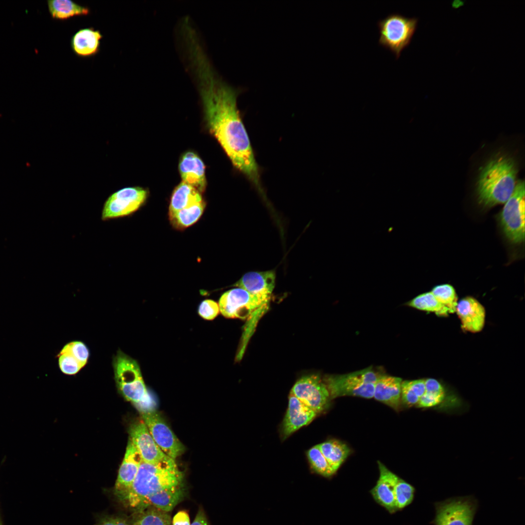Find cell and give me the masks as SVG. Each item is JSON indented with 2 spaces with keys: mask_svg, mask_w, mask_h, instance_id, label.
Instances as JSON below:
<instances>
[{
  "mask_svg": "<svg viewBox=\"0 0 525 525\" xmlns=\"http://www.w3.org/2000/svg\"><path fill=\"white\" fill-rule=\"evenodd\" d=\"M415 493L413 486L399 477L394 489L395 505L397 511L403 509L413 502Z\"/></svg>",
  "mask_w": 525,
  "mask_h": 525,
  "instance_id": "obj_29",
  "label": "cell"
},
{
  "mask_svg": "<svg viewBox=\"0 0 525 525\" xmlns=\"http://www.w3.org/2000/svg\"><path fill=\"white\" fill-rule=\"evenodd\" d=\"M139 525H170V516L159 509H150L146 511L137 521Z\"/></svg>",
  "mask_w": 525,
  "mask_h": 525,
  "instance_id": "obj_31",
  "label": "cell"
},
{
  "mask_svg": "<svg viewBox=\"0 0 525 525\" xmlns=\"http://www.w3.org/2000/svg\"><path fill=\"white\" fill-rule=\"evenodd\" d=\"M142 461L140 454L129 439L115 487V494L120 499L132 485Z\"/></svg>",
  "mask_w": 525,
  "mask_h": 525,
  "instance_id": "obj_16",
  "label": "cell"
},
{
  "mask_svg": "<svg viewBox=\"0 0 525 525\" xmlns=\"http://www.w3.org/2000/svg\"><path fill=\"white\" fill-rule=\"evenodd\" d=\"M58 363L61 371L67 375L75 374L83 367L71 354L62 350L58 355Z\"/></svg>",
  "mask_w": 525,
  "mask_h": 525,
  "instance_id": "obj_32",
  "label": "cell"
},
{
  "mask_svg": "<svg viewBox=\"0 0 525 525\" xmlns=\"http://www.w3.org/2000/svg\"><path fill=\"white\" fill-rule=\"evenodd\" d=\"M455 312L464 330L475 333L483 329L485 322V309L474 298L469 296L461 299L457 303Z\"/></svg>",
  "mask_w": 525,
  "mask_h": 525,
  "instance_id": "obj_17",
  "label": "cell"
},
{
  "mask_svg": "<svg viewBox=\"0 0 525 525\" xmlns=\"http://www.w3.org/2000/svg\"><path fill=\"white\" fill-rule=\"evenodd\" d=\"M140 414L154 441L166 455L175 459L183 453V444L156 409Z\"/></svg>",
  "mask_w": 525,
  "mask_h": 525,
  "instance_id": "obj_12",
  "label": "cell"
},
{
  "mask_svg": "<svg viewBox=\"0 0 525 525\" xmlns=\"http://www.w3.org/2000/svg\"><path fill=\"white\" fill-rule=\"evenodd\" d=\"M191 525H209L202 510H199Z\"/></svg>",
  "mask_w": 525,
  "mask_h": 525,
  "instance_id": "obj_37",
  "label": "cell"
},
{
  "mask_svg": "<svg viewBox=\"0 0 525 525\" xmlns=\"http://www.w3.org/2000/svg\"><path fill=\"white\" fill-rule=\"evenodd\" d=\"M317 415L290 392L288 406L280 426L281 439H286L301 427L308 425Z\"/></svg>",
  "mask_w": 525,
  "mask_h": 525,
  "instance_id": "obj_13",
  "label": "cell"
},
{
  "mask_svg": "<svg viewBox=\"0 0 525 525\" xmlns=\"http://www.w3.org/2000/svg\"><path fill=\"white\" fill-rule=\"evenodd\" d=\"M186 59L196 84L208 129L234 167L264 196L260 168L237 105L241 90L218 74L204 48L192 49Z\"/></svg>",
  "mask_w": 525,
  "mask_h": 525,
  "instance_id": "obj_1",
  "label": "cell"
},
{
  "mask_svg": "<svg viewBox=\"0 0 525 525\" xmlns=\"http://www.w3.org/2000/svg\"><path fill=\"white\" fill-rule=\"evenodd\" d=\"M99 525H129L124 519L120 518L105 517Z\"/></svg>",
  "mask_w": 525,
  "mask_h": 525,
  "instance_id": "obj_36",
  "label": "cell"
},
{
  "mask_svg": "<svg viewBox=\"0 0 525 525\" xmlns=\"http://www.w3.org/2000/svg\"><path fill=\"white\" fill-rule=\"evenodd\" d=\"M205 206L202 201L169 215L171 223L175 228L179 229L193 225L202 215Z\"/></svg>",
  "mask_w": 525,
  "mask_h": 525,
  "instance_id": "obj_26",
  "label": "cell"
},
{
  "mask_svg": "<svg viewBox=\"0 0 525 525\" xmlns=\"http://www.w3.org/2000/svg\"><path fill=\"white\" fill-rule=\"evenodd\" d=\"M148 191L140 187H126L111 194L105 201L101 219L107 221L128 216L145 203Z\"/></svg>",
  "mask_w": 525,
  "mask_h": 525,
  "instance_id": "obj_9",
  "label": "cell"
},
{
  "mask_svg": "<svg viewBox=\"0 0 525 525\" xmlns=\"http://www.w3.org/2000/svg\"><path fill=\"white\" fill-rule=\"evenodd\" d=\"M290 392L318 414L326 410L332 401L323 376L318 374L301 377L294 385Z\"/></svg>",
  "mask_w": 525,
  "mask_h": 525,
  "instance_id": "obj_10",
  "label": "cell"
},
{
  "mask_svg": "<svg viewBox=\"0 0 525 525\" xmlns=\"http://www.w3.org/2000/svg\"><path fill=\"white\" fill-rule=\"evenodd\" d=\"M317 445L335 473L350 453L347 444L335 439H329Z\"/></svg>",
  "mask_w": 525,
  "mask_h": 525,
  "instance_id": "obj_23",
  "label": "cell"
},
{
  "mask_svg": "<svg viewBox=\"0 0 525 525\" xmlns=\"http://www.w3.org/2000/svg\"><path fill=\"white\" fill-rule=\"evenodd\" d=\"M276 274L274 270L252 271L245 273L235 284L248 292L270 299L275 285Z\"/></svg>",
  "mask_w": 525,
  "mask_h": 525,
  "instance_id": "obj_19",
  "label": "cell"
},
{
  "mask_svg": "<svg viewBox=\"0 0 525 525\" xmlns=\"http://www.w3.org/2000/svg\"><path fill=\"white\" fill-rule=\"evenodd\" d=\"M431 292L436 298L449 310V313L455 312L458 303L457 296L454 287L449 284L438 285Z\"/></svg>",
  "mask_w": 525,
  "mask_h": 525,
  "instance_id": "obj_30",
  "label": "cell"
},
{
  "mask_svg": "<svg viewBox=\"0 0 525 525\" xmlns=\"http://www.w3.org/2000/svg\"><path fill=\"white\" fill-rule=\"evenodd\" d=\"M71 354L83 367L89 358V350L86 345L81 341H72L66 344L62 350Z\"/></svg>",
  "mask_w": 525,
  "mask_h": 525,
  "instance_id": "obj_33",
  "label": "cell"
},
{
  "mask_svg": "<svg viewBox=\"0 0 525 525\" xmlns=\"http://www.w3.org/2000/svg\"><path fill=\"white\" fill-rule=\"evenodd\" d=\"M381 374L371 368L342 375L323 376L331 400L346 396L373 397L374 384Z\"/></svg>",
  "mask_w": 525,
  "mask_h": 525,
  "instance_id": "obj_6",
  "label": "cell"
},
{
  "mask_svg": "<svg viewBox=\"0 0 525 525\" xmlns=\"http://www.w3.org/2000/svg\"><path fill=\"white\" fill-rule=\"evenodd\" d=\"M183 472L175 459L168 456L155 464L142 461L132 485L121 500L132 508L144 509L149 496L163 490L183 486Z\"/></svg>",
  "mask_w": 525,
  "mask_h": 525,
  "instance_id": "obj_2",
  "label": "cell"
},
{
  "mask_svg": "<svg viewBox=\"0 0 525 525\" xmlns=\"http://www.w3.org/2000/svg\"><path fill=\"white\" fill-rule=\"evenodd\" d=\"M306 456L311 469L315 473L326 478H330L335 473L318 445L309 449L306 452Z\"/></svg>",
  "mask_w": 525,
  "mask_h": 525,
  "instance_id": "obj_28",
  "label": "cell"
},
{
  "mask_svg": "<svg viewBox=\"0 0 525 525\" xmlns=\"http://www.w3.org/2000/svg\"><path fill=\"white\" fill-rule=\"evenodd\" d=\"M518 167L513 158L497 155L481 169L476 183L478 202L485 207L504 204L513 193Z\"/></svg>",
  "mask_w": 525,
  "mask_h": 525,
  "instance_id": "obj_3",
  "label": "cell"
},
{
  "mask_svg": "<svg viewBox=\"0 0 525 525\" xmlns=\"http://www.w3.org/2000/svg\"><path fill=\"white\" fill-rule=\"evenodd\" d=\"M129 433V439L137 449L143 462L155 464L167 456L156 444L142 418L131 425Z\"/></svg>",
  "mask_w": 525,
  "mask_h": 525,
  "instance_id": "obj_14",
  "label": "cell"
},
{
  "mask_svg": "<svg viewBox=\"0 0 525 525\" xmlns=\"http://www.w3.org/2000/svg\"><path fill=\"white\" fill-rule=\"evenodd\" d=\"M418 19L399 14H391L379 20V44L388 49L398 59L402 50L410 43L416 31Z\"/></svg>",
  "mask_w": 525,
  "mask_h": 525,
  "instance_id": "obj_7",
  "label": "cell"
},
{
  "mask_svg": "<svg viewBox=\"0 0 525 525\" xmlns=\"http://www.w3.org/2000/svg\"><path fill=\"white\" fill-rule=\"evenodd\" d=\"M49 11L52 18L65 20L75 16L89 14L88 8L70 0H50L47 1Z\"/></svg>",
  "mask_w": 525,
  "mask_h": 525,
  "instance_id": "obj_25",
  "label": "cell"
},
{
  "mask_svg": "<svg viewBox=\"0 0 525 525\" xmlns=\"http://www.w3.org/2000/svg\"><path fill=\"white\" fill-rule=\"evenodd\" d=\"M173 525H191L188 513L185 511L178 512L173 518Z\"/></svg>",
  "mask_w": 525,
  "mask_h": 525,
  "instance_id": "obj_35",
  "label": "cell"
},
{
  "mask_svg": "<svg viewBox=\"0 0 525 525\" xmlns=\"http://www.w3.org/2000/svg\"><path fill=\"white\" fill-rule=\"evenodd\" d=\"M179 171L182 182L203 192L206 186L205 166L201 159L194 153L188 152L181 157Z\"/></svg>",
  "mask_w": 525,
  "mask_h": 525,
  "instance_id": "obj_18",
  "label": "cell"
},
{
  "mask_svg": "<svg viewBox=\"0 0 525 525\" xmlns=\"http://www.w3.org/2000/svg\"><path fill=\"white\" fill-rule=\"evenodd\" d=\"M380 475L376 485L369 491L375 502L390 514L397 511L395 501L394 489L399 476L382 462L378 461Z\"/></svg>",
  "mask_w": 525,
  "mask_h": 525,
  "instance_id": "obj_15",
  "label": "cell"
},
{
  "mask_svg": "<svg viewBox=\"0 0 525 525\" xmlns=\"http://www.w3.org/2000/svg\"><path fill=\"white\" fill-rule=\"evenodd\" d=\"M0 525H3L2 522L1 520L0 516Z\"/></svg>",
  "mask_w": 525,
  "mask_h": 525,
  "instance_id": "obj_39",
  "label": "cell"
},
{
  "mask_svg": "<svg viewBox=\"0 0 525 525\" xmlns=\"http://www.w3.org/2000/svg\"><path fill=\"white\" fill-rule=\"evenodd\" d=\"M499 221L506 237L519 244L525 239V182L517 181L514 191L506 202Z\"/></svg>",
  "mask_w": 525,
  "mask_h": 525,
  "instance_id": "obj_8",
  "label": "cell"
},
{
  "mask_svg": "<svg viewBox=\"0 0 525 525\" xmlns=\"http://www.w3.org/2000/svg\"><path fill=\"white\" fill-rule=\"evenodd\" d=\"M103 35L93 28H85L76 32L71 39L73 52L80 57H89L96 54L99 50Z\"/></svg>",
  "mask_w": 525,
  "mask_h": 525,
  "instance_id": "obj_21",
  "label": "cell"
},
{
  "mask_svg": "<svg viewBox=\"0 0 525 525\" xmlns=\"http://www.w3.org/2000/svg\"><path fill=\"white\" fill-rule=\"evenodd\" d=\"M218 303L211 299L203 300L198 308V314L203 318L211 320L214 319L219 314Z\"/></svg>",
  "mask_w": 525,
  "mask_h": 525,
  "instance_id": "obj_34",
  "label": "cell"
},
{
  "mask_svg": "<svg viewBox=\"0 0 525 525\" xmlns=\"http://www.w3.org/2000/svg\"><path fill=\"white\" fill-rule=\"evenodd\" d=\"M270 299L253 295L240 287L224 293L220 298L219 307L222 315L229 318L248 319L245 334L248 335L254 325L266 311Z\"/></svg>",
  "mask_w": 525,
  "mask_h": 525,
  "instance_id": "obj_5",
  "label": "cell"
},
{
  "mask_svg": "<svg viewBox=\"0 0 525 525\" xmlns=\"http://www.w3.org/2000/svg\"><path fill=\"white\" fill-rule=\"evenodd\" d=\"M118 388L140 413L155 410V401L148 392L136 360L119 350L113 361Z\"/></svg>",
  "mask_w": 525,
  "mask_h": 525,
  "instance_id": "obj_4",
  "label": "cell"
},
{
  "mask_svg": "<svg viewBox=\"0 0 525 525\" xmlns=\"http://www.w3.org/2000/svg\"><path fill=\"white\" fill-rule=\"evenodd\" d=\"M474 500L470 497L455 498L435 504V525H472L476 509Z\"/></svg>",
  "mask_w": 525,
  "mask_h": 525,
  "instance_id": "obj_11",
  "label": "cell"
},
{
  "mask_svg": "<svg viewBox=\"0 0 525 525\" xmlns=\"http://www.w3.org/2000/svg\"><path fill=\"white\" fill-rule=\"evenodd\" d=\"M203 201L201 193L192 186L181 182L174 190L171 199L169 215Z\"/></svg>",
  "mask_w": 525,
  "mask_h": 525,
  "instance_id": "obj_22",
  "label": "cell"
},
{
  "mask_svg": "<svg viewBox=\"0 0 525 525\" xmlns=\"http://www.w3.org/2000/svg\"><path fill=\"white\" fill-rule=\"evenodd\" d=\"M399 377L381 375L374 384L373 397L398 411L402 404L401 384Z\"/></svg>",
  "mask_w": 525,
  "mask_h": 525,
  "instance_id": "obj_20",
  "label": "cell"
},
{
  "mask_svg": "<svg viewBox=\"0 0 525 525\" xmlns=\"http://www.w3.org/2000/svg\"><path fill=\"white\" fill-rule=\"evenodd\" d=\"M132 525H139L138 523L136 521V522L134 523Z\"/></svg>",
  "mask_w": 525,
  "mask_h": 525,
  "instance_id": "obj_38",
  "label": "cell"
},
{
  "mask_svg": "<svg viewBox=\"0 0 525 525\" xmlns=\"http://www.w3.org/2000/svg\"><path fill=\"white\" fill-rule=\"evenodd\" d=\"M183 486H175L158 491L149 496L146 506L153 505L164 512L171 511L179 502L183 494Z\"/></svg>",
  "mask_w": 525,
  "mask_h": 525,
  "instance_id": "obj_24",
  "label": "cell"
},
{
  "mask_svg": "<svg viewBox=\"0 0 525 525\" xmlns=\"http://www.w3.org/2000/svg\"><path fill=\"white\" fill-rule=\"evenodd\" d=\"M408 305L420 310L434 313L439 316H447L449 314L448 309L431 292L417 296L409 302Z\"/></svg>",
  "mask_w": 525,
  "mask_h": 525,
  "instance_id": "obj_27",
  "label": "cell"
}]
</instances>
